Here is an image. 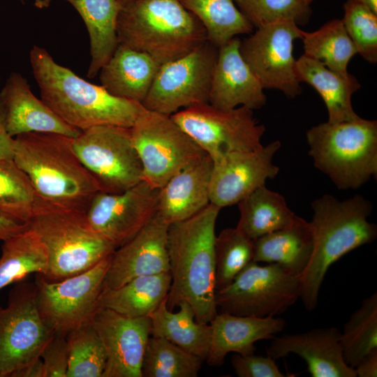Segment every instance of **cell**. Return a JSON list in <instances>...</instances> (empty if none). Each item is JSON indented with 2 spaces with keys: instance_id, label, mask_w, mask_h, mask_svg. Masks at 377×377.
Segmentation results:
<instances>
[{
  "instance_id": "obj_1",
  "label": "cell",
  "mask_w": 377,
  "mask_h": 377,
  "mask_svg": "<svg viewBox=\"0 0 377 377\" xmlns=\"http://www.w3.org/2000/svg\"><path fill=\"white\" fill-rule=\"evenodd\" d=\"M221 207L209 203L196 214L170 223L167 247L171 285L169 310L186 301L200 323L216 316L215 303V226Z\"/></svg>"
},
{
  "instance_id": "obj_2",
  "label": "cell",
  "mask_w": 377,
  "mask_h": 377,
  "mask_svg": "<svg viewBox=\"0 0 377 377\" xmlns=\"http://www.w3.org/2000/svg\"><path fill=\"white\" fill-rule=\"evenodd\" d=\"M29 60L40 99L81 131L103 125L131 128L146 110L142 103L113 96L103 86L79 77L57 64L43 47L34 45Z\"/></svg>"
},
{
  "instance_id": "obj_3",
  "label": "cell",
  "mask_w": 377,
  "mask_h": 377,
  "mask_svg": "<svg viewBox=\"0 0 377 377\" xmlns=\"http://www.w3.org/2000/svg\"><path fill=\"white\" fill-rule=\"evenodd\" d=\"M72 139L45 133L17 135L13 159L44 202L85 212L100 188L75 154Z\"/></svg>"
},
{
  "instance_id": "obj_4",
  "label": "cell",
  "mask_w": 377,
  "mask_h": 377,
  "mask_svg": "<svg viewBox=\"0 0 377 377\" xmlns=\"http://www.w3.org/2000/svg\"><path fill=\"white\" fill-rule=\"evenodd\" d=\"M309 221L313 247L300 278V298L312 311L318 302L320 286L330 267L345 254L374 242L377 226L368 221L372 205L361 195L339 200L325 194L311 203Z\"/></svg>"
},
{
  "instance_id": "obj_5",
  "label": "cell",
  "mask_w": 377,
  "mask_h": 377,
  "mask_svg": "<svg viewBox=\"0 0 377 377\" xmlns=\"http://www.w3.org/2000/svg\"><path fill=\"white\" fill-rule=\"evenodd\" d=\"M117 34L119 44L148 54L161 66L207 40L201 22L179 0H135L122 6Z\"/></svg>"
},
{
  "instance_id": "obj_6",
  "label": "cell",
  "mask_w": 377,
  "mask_h": 377,
  "mask_svg": "<svg viewBox=\"0 0 377 377\" xmlns=\"http://www.w3.org/2000/svg\"><path fill=\"white\" fill-rule=\"evenodd\" d=\"M314 166L339 188L357 189L377 175V121H328L306 133Z\"/></svg>"
},
{
  "instance_id": "obj_7",
  "label": "cell",
  "mask_w": 377,
  "mask_h": 377,
  "mask_svg": "<svg viewBox=\"0 0 377 377\" xmlns=\"http://www.w3.org/2000/svg\"><path fill=\"white\" fill-rule=\"evenodd\" d=\"M43 244L48 265L45 275L59 281L86 272L110 256L115 246L94 230L84 212L41 206L27 223Z\"/></svg>"
},
{
  "instance_id": "obj_8",
  "label": "cell",
  "mask_w": 377,
  "mask_h": 377,
  "mask_svg": "<svg viewBox=\"0 0 377 377\" xmlns=\"http://www.w3.org/2000/svg\"><path fill=\"white\" fill-rule=\"evenodd\" d=\"M143 181L160 189L205 152L169 115L146 110L131 128Z\"/></svg>"
},
{
  "instance_id": "obj_9",
  "label": "cell",
  "mask_w": 377,
  "mask_h": 377,
  "mask_svg": "<svg viewBox=\"0 0 377 377\" xmlns=\"http://www.w3.org/2000/svg\"><path fill=\"white\" fill-rule=\"evenodd\" d=\"M300 276L278 264L250 262L227 287L216 291L221 312L263 318L285 312L300 298Z\"/></svg>"
},
{
  "instance_id": "obj_10",
  "label": "cell",
  "mask_w": 377,
  "mask_h": 377,
  "mask_svg": "<svg viewBox=\"0 0 377 377\" xmlns=\"http://www.w3.org/2000/svg\"><path fill=\"white\" fill-rule=\"evenodd\" d=\"M72 145L100 191L120 193L143 181L142 167L131 128L96 126L82 131Z\"/></svg>"
},
{
  "instance_id": "obj_11",
  "label": "cell",
  "mask_w": 377,
  "mask_h": 377,
  "mask_svg": "<svg viewBox=\"0 0 377 377\" xmlns=\"http://www.w3.org/2000/svg\"><path fill=\"white\" fill-rule=\"evenodd\" d=\"M172 119L215 161L232 151L260 147L265 128L244 106L220 109L209 103L192 105L170 115Z\"/></svg>"
},
{
  "instance_id": "obj_12",
  "label": "cell",
  "mask_w": 377,
  "mask_h": 377,
  "mask_svg": "<svg viewBox=\"0 0 377 377\" xmlns=\"http://www.w3.org/2000/svg\"><path fill=\"white\" fill-rule=\"evenodd\" d=\"M54 334L39 313L35 283L19 281L6 306H0V377H12L40 358Z\"/></svg>"
},
{
  "instance_id": "obj_13",
  "label": "cell",
  "mask_w": 377,
  "mask_h": 377,
  "mask_svg": "<svg viewBox=\"0 0 377 377\" xmlns=\"http://www.w3.org/2000/svg\"><path fill=\"white\" fill-rule=\"evenodd\" d=\"M218 47L207 40L187 54L161 65L142 103L146 110L172 115L209 103Z\"/></svg>"
},
{
  "instance_id": "obj_14",
  "label": "cell",
  "mask_w": 377,
  "mask_h": 377,
  "mask_svg": "<svg viewBox=\"0 0 377 377\" xmlns=\"http://www.w3.org/2000/svg\"><path fill=\"white\" fill-rule=\"evenodd\" d=\"M112 253L90 269L61 281H49L36 274L38 309L54 334L66 337L89 319L102 293Z\"/></svg>"
},
{
  "instance_id": "obj_15",
  "label": "cell",
  "mask_w": 377,
  "mask_h": 377,
  "mask_svg": "<svg viewBox=\"0 0 377 377\" xmlns=\"http://www.w3.org/2000/svg\"><path fill=\"white\" fill-rule=\"evenodd\" d=\"M241 40V54L265 89H277L288 98L302 92L293 56V43L303 31L291 20L269 23L256 28Z\"/></svg>"
},
{
  "instance_id": "obj_16",
  "label": "cell",
  "mask_w": 377,
  "mask_h": 377,
  "mask_svg": "<svg viewBox=\"0 0 377 377\" xmlns=\"http://www.w3.org/2000/svg\"><path fill=\"white\" fill-rule=\"evenodd\" d=\"M158 190L142 181L120 193L98 191L85 212L88 222L117 249L156 214Z\"/></svg>"
},
{
  "instance_id": "obj_17",
  "label": "cell",
  "mask_w": 377,
  "mask_h": 377,
  "mask_svg": "<svg viewBox=\"0 0 377 377\" xmlns=\"http://www.w3.org/2000/svg\"><path fill=\"white\" fill-rule=\"evenodd\" d=\"M281 147L278 140L251 150L232 151L212 161L210 203L221 208L237 204L258 188L274 179L279 168L273 158Z\"/></svg>"
},
{
  "instance_id": "obj_18",
  "label": "cell",
  "mask_w": 377,
  "mask_h": 377,
  "mask_svg": "<svg viewBox=\"0 0 377 377\" xmlns=\"http://www.w3.org/2000/svg\"><path fill=\"white\" fill-rule=\"evenodd\" d=\"M89 320L107 356L102 377H142V360L151 336L150 318H131L97 308Z\"/></svg>"
},
{
  "instance_id": "obj_19",
  "label": "cell",
  "mask_w": 377,
  "mask_h": 377,
  "mask_svg": "<svg viewBox=\"0 0 377 377\" xmlns=\"http://www.w3.org/2000/svg\"><path fill=\"white\" fill-rule=\"evenodd\" d=\"M168 227L156 214L133 238L116 249L102 292L117 288L138 276L170 272Z\"/></svg>"
},
{
  "instance_id": "obj_20",
  "label": "cell",
  "mask_w": 377,
  "mask_h": 377,
  "mask_svg": "<svg viewBox=\"0 0 377 377\" xmlns=\"http://www.w3.org/2000/svg\"><path fill=\"white\" fill-rule=\"evenodd\" d=\"M237 36L218 47L209 103L220 109L244 106L260 109L267 101L264 88L244 59Z\"/></svg>"
},
{
  "instance_id": "obj_21",
  "label": "cell",
  "mask_w": 377,
  "mask_h": 377,
  "mask_svg": "<svg viewBox=\"0 0 377 377\" xmlns=\"http://www.w3.org/2000/svg\"><path fill=\"white\" fill-rule=\"evenodd\" d=\"M267 355L277 360L296 354L306 363L313 377H356L343 356L341 332L337 327L316 328L274 337Z\"/></svg>"
},
{
  "instance_id": "obj_22",
  "label": "cell",
  "mask_w": 377,
  "mask_h": 377,
  "mask_svg": "<svg viewBox=\"0 0 377 377\" xmlns=\"http://www.w3.org/2000/svg\"><path fill=\"white\" fill-rule=\"evenodd\" d=\"M0 96L5 109L6 128L13 138L27 133H45L74 138L81 133L36 97L27 80L19 73L10 74Z\"/></svg>"
},
{
  "instance_id": "obj_23",
  "label": "cell",
  "mask_w": 377,
  "mask_h": 377,
  "mask_svg": "<svg viewBox=\"0 0 377 377\" xmlns=\"http://www.w3.org/2000/svg\"><path fill=\"white\" fill-rule=\"evenodd\" d=\"M211 341L205 360L209 366H221L230 353L240 355L254 353V343L272 339L286 326L281 318L243 316L221 312L209 323Z\"/></svg>"
},
{
  "instance_id": "obj_24",
  "label": "cell",
  "mask_w": 377,
  "mask_h": 377,
  "mask_svg": "<svg viewBox=\"0 0 377 377\" xmlns=\"http://www.w3.org/2000/svg\"><path fill=\"white\" fill-rule=\"evenodd\" d=\"M212 168V158L205 154L173 175L158 190L156 214L170 225L206 207Z\"/></svg>"
},
{
  "instance_id": "obj_25",
  "label": "cell",
  "mask_w": 377,
  "mask_h": 377,
  "mask_svg": "<svg viewBox=\"0 0 377 377\" xmlns=\"http://www.w3.org/2000/svg\"><path fill=\"white\" fill-rule=\"evenodd\" d=\"M160 66L148 54L119 44L101 68L99 78L113 96L142 103Z\"/></svg>"
},
{
  "instance_id": "obj_26",
  "label": "cell",
  "mask_w": 377,
  "mask_h": 377,
  "mask_svg": "<svg viewBox=\"0 0 377 377\" xmlns=\"http://www.w3.org/2000/svg\"><path fill=\"white\" fill-rule=\"evenodd\" d=\"M295 71L300 82L313 87L323 100L329 123L354 121L360 117L354 111L352 96L361 87L353 75L342 76L320 61L304 54L296 60Z\"/></svg>"
},
{
  "instance_id": "obj_27",
  "label": "cell",
  "mask_w": 377,
  "mask_h": 377,
  "mask_svg": "<svg viewBox=\"0 0 377 377\" xmlns=\"http://www.w3.org/2000/svg\"><path fill=\"white\" fill-rule=\"evenodd\" d=\"M313 247L309 222L297 216L291 226L254 240L252 261L278 264L301 276L309 263Z\"/></svg>"
},
{
  "instance_id": "obj_28",
  "label": "cell",
  "mask_w": 377,
  "mask_h": 377,
  "mask_svg": "<svg viewBox=\"0 0 377 377\" xmlns=\"http://www.w3.org/2000/svg\"><path fill=\"white\" fill-rule=\"evenodd\" d=\"M82 18L90 40L87 76L95 77L119 45L117 22L122 5L118 0H65Z\"/></svg>"
},
{
  "instance_id": "obj_29",
  "label": "cell",
  "mask_w": 377,
  "mask_h": 377,
  "mask_svg": "<svg viewBox=\"0 0 377 377\" xmlns=\"http://www.w3.org/2000/svg\"><path fill=\"white\" fill-rule=\"evenodd\" d=\"M170 285V272L138 276L117 288L103 291L95 309H108L131 318L149 317L167 299Z\"/></svg>"
},
{
  "instance_id": "obj_30",
  "label": "cell",
  "mask_w": 377,
  "mask_h": 377,
  "mask_svg": "<svg viewBox=\"0 0 377 377\" xmlns=\"http://www.w3.org/2000/svg\"><path fill=\"white\" fill-rule=\"evenodd\" d=\"M166 300L149 316L151 336L164 338L205 361L211 341L210 324L198 323L186 301L181 302L179 311L172 312Z\"/></svg>"
},
{
  "instance_id": "obj_31",
  "label": "cell",
  "mask_w": 377,
  "mask_h": 377,
  "mask_svg": "<svg viewBox=\"0 0 377 377\" xmlns=\"http://www.w3.org/2000/svg\"><path fill=\"white\" fill-rule=\"evenodd\" d=\"M239 219L237 225L252 240L291 226L297 215L280 193L263 185L238 203Z\"/></svg>"
},
{
  "instance_id": "obj_32",
  "label": "cell",
  "mask_w": 377,
  "mask_h": 377,
  "mask_svg": "<svg viewBox=\"0 0 377 377\" xmlns=\"http://www.w3.org/2000/svg\"><path fill=\"white\" fill-rule=\"evenodd\" d=\"M47 251L37 234L29 227L3 242L0 256V290L22 281L29 274L45 275Z\"/></svg>"
},
{
  "instance_id": "obj_33",
  "label": "cell",
  "mask_w": 377,
  "mask_h": 377,
  "mask_svg": "<svg viewBox=\"0 0 377 377\" xmlns=\"http://www.w3.org/2000/svg\"><path fill=\"white\" fill-rule=\"evenodd\" d=\"M204 27L207 40L219 47L234 37L249 34L253 26L234 0H179Z\"/></svg>"
},
{
  "instance_id": "obj_34",
  "label": "cell",
  "mask_w": 377,
  "mask_h": 377,
  "mask_svg": "<svg viewBox=\"0 0 377 377\" xmlns=\"http://www.w3.org/2000/svg\"><path fill=\"white\" fill-rule=\"evenodd\" d=\"M304 54L322 62L329 69L347 76L348 65L357 54L342 20H330L312 32L303 31Z\"/></svg>"
},
{
  "instance_id": "obj_35",
  "label": "cell",
  "mask_w": 377,
  "mask_h": 377,
  "mask_svg": "<svg viewBox=\"0 0 377 377\" xmlns=\"http://www.w3.org/2000/svg\"><path fill=\"white\" fill-rule=\"evenodd\" d=\"M204 360L170 341L149 338L142 364V377H196Z\"/></svg>"
},
{
  "instance_id": "obj_36",
  "label": "cell",
  "mask_w": 377,
  "mask_h": 377,
  "mask_svg": "<svg viewBox=\"0 0 377 377\" xmlns=\"http://www.w3.org/2000/svg\"><path fill=\"white\" fill-rule=\"evenodd\" d=\"M341 344L346 363L355 368L377 349V293L366 297L344 324Z\"/></svg>"
},
{
  "instance_id": "obj_37",
  "label": "cell",
  "mask_w": 377,
  "mask_h": 377,
  "mask_svg": "<svg viewBox=\"0 0 377 377\" xmlns=\"http://www.w3.org/2000/svg\"><path fill=\"white\" fill-rule=\"evenodd\" d=\"M44 202L13 159H0V210L27 223Z\"/></svg>"
},
{
  "instance_id": "obj_38",
  "label": "cell",
  "mask_w": 377,
  "mask_h": 377,
  "mask_svg": "<svg viewBox=\"0 0 377 377\" xmlns=\"http://www.w3.org/2000/svg\"><path fill=\"white\" fill-rule=\"evenodd\" d=\"M68 366L66 377H102L107 356L89 319L66 336Z\"/></svg>"
},
{
  "instance_id": "obj_39",
  "label": "cell",
  "mask_w": 377,
  "mask_h": 377,
  "mask_svg": "<svg viewBox=\"0 0 377 377\" xmlns=\"http://www.w3.org/2000/svg\"><path fill=\"white\" fill-rule=\"evenodd\" d=\"M254 240L238 228L222 230L215 238V290L227 287L253 260Z\"/></svg>"
},
{
  "instance_id": "obj_40",
  "label": "cell",
  "mask_w": 377,
  "mask_h": 377,
  "mask_svg": "<svg viewBox=\"0 0 377 377\" xmlns=\"http://www.w3.org/2000/svg\"><path fill=\"white\" fill-rule=\"evenodd\" d=\"M237 7L254 27L283 20L306 24L311 14L305 0H234Z\"/></svg>"
},
{
  "instance_id": "obj_41",
  "label": "cell",
  "mask_w": 377,
  "mask_h": 377,
  "mask_svg": "<svg viewBox=\"0 0 377 377\" xmlns=\"http://www.w3.org/2000/svg\"><path fill=\"white\" fill-rule=\"evenodd\" d=\"M342 19L357 54L366 61L377 62V14L366 6L347 0Z\"/></svg>"
},
{
  "instance_id": "obj_42",
  "label": "cell",
  "mask_w": 377,
  "mask_h": 377,
  "mask_svg": "<svg viewBox=\"0 0 377 377\" xmlns=\"http://www.w3.org/2000/svg\"><path fill=\"white\" fill-rule=\"evenodd\" d=\"M43 377H66L68 366V348L66 337L54 334L40 354Z\"/></svg>"
},
{
  "instance_id": "obj_43",
  "label": "cell",
  "mask_w": 377,
  "mask_h": 377,
  "mask_svg": "<svg viewBox=\"0 0 377 377\" xmlns=\"http://www.w3.org/2000/svg\"><path fill=\"white\" fill-rule=\"evenodd\" d=\"M231 364L239 377H284L274 360L269 355L260 356L253 353L240 355L236 353L231 360Z\"/></svg>"
},
{
  "instance_id": "obj_44",
  "label": "cell",
  "mask_w": 377,
  "mask_h": 377,
  "mask_svg": "<svg viewBox=\"0 0 377 377\" xmlns=\"http://www.w3.org/2000/svg\"><path fill=\"white\" fill-rule=\"evenodd\" d=\"M27 228V223L0 210V240L3 242Z\"/></svg>"
},
{
  "instance_id": "obj_45",
  "label": "cell",
  "mask_w": 377,
  "mask_h": 377,
  "mask_svg": "<svg viewBox=\"0 0 377 377\" xmlns=\"http://www.w3.org/2000/svg\"><path fill=\"white\" fill-rule=\"evenodd\" d=\"M14 138L7 132L5 122V109L0 96V159H13Z\"/></svg>"
},
{
  "instance_id": "obj_46",
  "label": "cell",
  "mask_w": 377,
  "mask_h": 377,
  "mask_svg": "<svg viewBox=\"0 0 377 377\" xmlns=\"http://www.w3.org/2000/svg\"><path fill=\"white\" fill-rule=\"evenodd\" d=\"M359 377L377 376V349L366 355L354 368Z\"/></svg>"
},
{
  "instance_id": "obj_47",
  "label": "cell",
  "mask_w": 377,
  "mask_h": 377,
  "mask_svg": "<svg viewBox=\"0 0 377 377\" xmlns=\"http://www.w3.org/2000/svg\"><path fill=\"white\" fill-rule=\"evenodd\" d=\"M12 377H43V366L41 358L18 370Z\"/></svg>"
},
{
  "instance_id": "obj_48",
  "label": "cell",
  "mask_w": 377,
  "mask_h": 377,
  "mask_svg": "<svg viewBox=\"0 0 377 377\" xmlns=\"http://www.w3.org/2000/svg\"><path fill=\"white\" fill-rule=\"evenodd\" d=\"M362 3L377 14V0H350Z\"/></svg>"
},
{
  "instance_id": "obj_49",
  "label": "cell",
  "mask_w": 377,
  "mask_h": 377,
  "mask_svg": "<svg viewBox=\"0 0 377 377\" xmlns=\"http://www.w3.org/2000/svg\"><path fill=\"white\" fill-rule=\"evenodd\" d=\"M52 0H34V6L39 8L43 9L48 8Z\"/></svg>"
},
{
  "instance_id": "obj_50",
  "label": "cell",
  "mask_w": 377,
  "mask_h": 377,
  "mask_svg": "<svg viewBox=\"0 0 377 377\" xmlns=\"http://www.w3.org/2000/svg\"><path fill=\"white\" fill-rule=\"evenodd\" d=\"M118 1H119V3L122 6H124V5L126 4V3H128L132 2L133 1H135V0H118Z\"/></svg>"
},
{
  "instance_id": "obj_51",
  "label": "cell",
  "mask_w": 377,
  "mask_h": 377,
  "mask_svg": "<svg viewBox=\"0 0 377 377\" xmlns=\"http://www.w3.org/2000/svg\"><path fill=\"white\" fill-rule=\"evenodd\" d=\"M312 1L313 0H305V1L309 4H310Z\"/></svg>"
},
{
  "instance_id": "obj_52",
  "label": "cell",
  "mask_w": 377,
  "mask_h": 377,
  "mask_svg": "<svg viewBox=\"0 0 377 377\" xmlns=\"http://www.w3.org/2000/svg\"><path fill=\"white\" fill-rule=\"evenodd\" d=\"M19 1H20L22 2V3L24 2V0H19Z\"/></svg>"
}]
</instances>
